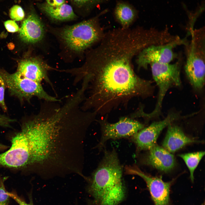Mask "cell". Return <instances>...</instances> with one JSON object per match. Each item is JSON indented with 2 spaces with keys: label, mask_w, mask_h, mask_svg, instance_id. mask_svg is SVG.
<instances>
[{
  "label": "cell",
  "mask_w": 205,
  "mask_h": 205,
  "mask_svg": "<svg viewBox=\"0 0 205 205\" xmlns=\"http://www.w3.org/2000/svg\"><path fill=\"white\" fill-rule=\"evenodd\" d=\"M81 76L87 82L88 93L81 108L102 117L120 106L126 107L133 98L152 93L151 81L140 77L132 65L121 60L90 67Z\"/></svg>",
  "instance_id": "cell-1"
},
{
  "label": "cell",
  "mask_w": 205,
  "mask_h": 205,
  "mask_svg": "<svg viewBox=\"0 0 205 205\" xmlns=\"http://www.w3.org/2000/svg\"><path fill=\"white\" fill-rule=\"evenodd\" d=\"M44 138L43 131L35 118L26 121L12 138L9 149L0 154V167L21 168L39 161Z\"/></svg>",
  "instance_id": "cell-2"
},
{
  "label": "cell",
  "mask_w": 205,
  "mask_h": 205,
  "mask_svg": "<svg viewBox=\"0 0 205 205\" xmlns=\"http://www.w3.org/2000/svg\"><path fill=\"white\" fill-rule=\"evenodd\" d=\"M89 191L99 205H116L124 199L122 168L114 149L105 153L93 174Z\"/></svg>",
  "instance_id": "cell-3"
},
{
  "label": "cell",
  "mask_w": 205,
  "mask_h": 205,
  "mask_svg": "<svg viewBox=\"0 0 205 205\" xmlns=\"http://www.w3.org/2000/svg\"><path fill=\"white\" fill-rule=\"evenodd\" d=\"M184 44L186 59L184 69L193 87L198 90L204 86L205 76V32L204 27L194 29Z\"/></svg>",
  "instance_id": "cell-4"
},
{
  "label": "cell",
  "mask_w": 205,
  "mask_h": 205,
  "mask_svg": "<svg viewBox=\"0 0 205 205\" xmlns=\"http://www.w3.org/2000/svg\"><path fill=\"white\" fill-rule=\"evenodd\" d=\"M104 33L100 24L99 16H97L63 28L60 36L70 49L81 52L98 43Z\"/></svg>",
  "instance_id": "cell-5"
},
{
  "label": "cell",
  "mask_w": 205,
  "mask_h": 205,
  "mask_svg": "<svg viewBox=\"0 0 205 205\" xmlns=\"http://www.w3.org/2000/svg\"><path fill=\"white\" fill-rule=\"evenodd\" d=\"M181 64L180 59L173 64L153 63L150 65L153 78L159 88V93L155 109L152 112L146 114L148 119L159 114L163 100L169 89L172 87L180 86Z\"/></svg>",
  "instance_id": "cell-6"
},
{
  "label": "cell",
  "mask_w": 205,
  "mask_h": 205,
  "mask_svg": "<svg viewBox=\"0 0 205 205\" xmlns=\"http://www.w3.org/2000/svg\"><path fill=\"white\" fill-rule=\"evenodd\" d=\"M0 72L11 94L20 100L29 101L36 97L47 102H61L57 97L48 94L40 83L28 79L17 71L12 74L5 71Z\"/></svg>",
  "instance_id": "cell-7"
},
{
  "label": "cell",
  "mask_w": 205,
  "mask_h": 205,
  "mask_svg": "<svg viewBox=\"0 0 205 205\" xmlns=\"http://www.w3.org/2000/svg\"><path fill=\"white\" fill-rule=\"evenodd\" d=\"M96 121L99 124L101 130V137L98 145L100 148L108 140L132 137L144 127V124L128 116L121 117L114 123L109 122L107 117Z\"/></svg>",
  "instance_id": "cell-8"
},
{
  "label": "cell",
  "mask_w": 205,
  "mask_h": 205,
  "mask_svg": "<svg viewBox=\"0 0 205 205\" xmlns=\"http://www.w3.org/2000/svg\"><path fill=\"white\" fill-rule=\"evenodd\" d=\"M187 39L180 38L166 44L152 45L145 48L138 54L136 62L138 69H146L153 63H170L177 56L174 48L178 46L184 45Z\"/></svg>",
  "instance_id": "cell-9"
},
{
  "label": "cell",
  "mask_w": 205,
  "mask_h": 205,
  "mask_svg": "<svg viewBox=\"0 0 205 205\" xmlns=\"http://www.w3.org/2000/svg\"><path fill=\"white\" fill-rule=\"evenodd\" d=\"M181 117L178 114L171 113L163 120L154 122L134 135L132 139L138 150H149L156 144L157 139L163 130Z\"/></svg>",
  "instance_id": "cell-10"
},
{
  "label": "cell",
  "mask_w": 205,
  "mask_h": 205,
  "mask_svg": "<svg viewBox=\"0 0 205 205\" xmlns=\"http://www.w3.org/2000/svg\"><path fill=\"white\" fill-rule=\"evenodd\" d=\"M127 174L138 175L145 182L155 205H168L171 182H165L161 177L149 176L140 170L137 167L127 166Z\"/></svg>",
  "instance_id": "cell-11"
},
{
  "label": "cell",
  "mask_w": 205,
  "mask_h": 205,
  "mask_svg": "<svg viewBox=\"0 0 205 205\" xmlns=\"http://www.w3.org/2000/svg\"><path fill=\"white\" fill-rule=\"evenodd\" d=\"M19 32L21 39L30 43H34L40 41L44 34L42 23L33 12L30 13L24 20Z\"/></svg>",
  "instance_id": "cell-12"
},
{
  "label": "cell",
  "mask_w": 205,
  "mask_h": 205,
  "mask_svg": "<svg viewBox=\"0 0 205 205\" xmlns=\"http://www.w3.org/2000/svg\"><path fill=\"white\" fill-rule=\"evenodd\" d=\"M149 150L145 159L148 165L165 172L175 167L176 161L174 156L164 148L155 144Z\"/></svg>",
  "instance_id": "cell-13"
},
{
  "label": "cell",
  "mask_w": 205,
  "mask_h": 205,
  "mask_svg": "<svg viewBox=\"0 0 205 205\" xmlns=\"http://www.w3.org/2000/svg\"><path fill=\"white\" fill-rule=\"evenodd\" d=\"M17 71L33 81L40 83L44 81L54 89L53 84L48 76L46 68L38 60L31 58L21 61L19 64Z\"/></svg>",
  "instance_id": "cell-14"
},
{
  "label": "cell",
  "mask_w": 205,
  "mask_h": 205,
  "mask_svg": "<svg viewBox=\"0 0 205 205\" xmlns=\"http://www.w3.org/2000/svg\"><path fill=\"white\" fill-rule=\"evenodd\" d=\"M167 126L162 145L163 148L171 153H174L186 145L198 142L186 136L179 126L171 123Z\"/></svg>",
  "instance_id": "cell-15"
},
{
  "label": "cell",
  "mask_w": 205,
  "mask_h": 205,
  "mask_svg": "<svg viewBox=\"0 0 205 205\" xmlns=\"http://www.w3.org/2000/svg\"><path fill=\"white\" fill-rule=\"evenodd\" d=\"M39 7L48 16L57 20H69L76 17L71 6L65 3L60 5L52 6L46 3L40 5Z\"/></svg>",
  "instance_id": "cell-16"
},
{
  "label": "cell",
  "mask_w": 205,
  "mask_h": 205,
  "mask_svg": "<svg viewBox=\"0 0 205 205\" xmlns=\"http://www.w3.org/2000/svg\"><path fill=\"white\" fill-rule=\"evenodd\" d=\"M116 20L121 28H127L134 22L137 17V11L131 5L123 2L118 3L114 11Z\"/></svg>",
  "instance_id": "cell-17"
},
{
  "label": "cell",
  "mask_w": 205,
  "mask_h": 205,
  "mask_svg": "<svg viewBox=\"0 0 205 205\" xmlns=\"http://www.w3.org/2000/svg\"><path fill=\"white\" fill-rule=\"evenodd\" d=\"M204 151L182 154L178 155L184 161L190 173L191 181H194V173L201 159L204 155Z\"/></svg>",
  "instance_id": "cell-18"
},
{
  "label": "cell",
  "mask_w": 205,
  "mask_h": 205,
  "mask_svg": "<svg viewBox=\"0 0 205 205\" xmlns=\"http://www.w3.org/2000/svg\"><path fill=\"white\" fill-rule=\"evenodd\" d=\"M10 17L15 21L22 20L25 16L24 11L20 5H15L13 6L9 11Z\"/></svg>",
  "instance_id": "cell-19"
},
{
  "label": "cell",
  "mask_w": 205,
  "mask_h": 205,
  "mask_svg": "<svg viewBox=\"0 0 205 205\" xmlns=\"http://www.w3.org/2000/svg\"><path fill=\"white\" fill-rule=\"evenodd\" d=\"M5 180V177L0 180V205H8L9 197L7 194L4 184V182Z\"/></svg>",
  "instance_id": "cell-20"
},
{
  "label": "cell",
  "mask_w": 205,
  "mask_h": 205,
  "mask_svg": "<svg viewBox=\"0 0 205 205\" xmlns=\"http://www.w3.org/2000/svg\"><path fill=\"white\" fill-rule=\"evenodd\" d=\"M5 87L4 80L0 72V105L5 111H6L7 110L4 99Z\"/></svg>",
  "instance_id": "cell-21"
},
{
  "label": "cell",
  "mask_w": 205,
  "mask_h": 205,
  "mask_svg": "<svg viewBox=\"0 0 205 205\" xmlns=\"http://www.w3.org/2000/svg\"><path fill=\"white\" fill-rule=\"evenodd\" d=\"M4 25L7 30L9 32H15L19 31L18 25L14 20H7L4 22Z\"/></svg>",
  "instance_id": "cell-22"
},
{
  "label": "cell",
  "mask_w": 205,
  "mask_h": 205,
  "mask_svg": "<svg viewBox=\"0 0 205 205\" xmlns=\"http://www.w3.org/2000/svg\"><path fill=\"white\" fill-rule=\"evenodd\" d=\"M15 121L14 119L0 114V126L9 127L11 123Z\"/></svg>",
  "instance_id": "cell-23"
},
{
  "label": "cell",
  "mask_w": 205,
  "mask_h": 205,
  "mask_svg": "<svg viewBox=\"0 0 205 205\" xmlns=\"http://www.w3.org/2000/svg\"><path fill=\"white\" fill-rule=\"evenodd\" d=\"M7 193L9 197L13 199L19 205H32L30 204L26 203L15 193L8 192H7Z\"/></svg>",
  "instance_id": "cell-24"
},
{
  "label": "cell",
  "mask_w": 205,
  "mask_h": 205,
  "mask_svg": "<svg viewBox=\"0 0 205 205\" xmlns=\"http://www.w3.org/2000/svg\"><path fill=\"white\" fill-rule=\"evenodd\" d=\"M46 3L52 6L60 5L65 3V0H46Z\"/></svg>",
  "instance_id": "cell-25"
},
{
  "label": "cell",
  "mask_w": 205,
  "mask_h": 205,
  "mask_svg": "<svg viewBox=\"0 0 205 205\" xmlns=\"http://www.w3.org/2000/svg\"><path fill=\"white\" fill-rule=\"evenodd\" d=\"M75 3L79 5H83L93 2L96 0H72Z\"/></svg>",
  "instance_id": "cell-26"
},
{
  "label": "cell",
  "mask_w": 205,
  "mask_h": 205,
  "mask_svg": "<svg viewBox=\"0 0 205 205\" xmlns=\"http://www.w3.org/2000/svg\"><path fill=\"white\" fill-rule=\"evenodd\" d=\"M7 146L0 143V150L6 149Z\"/></svg>",
  "instance_id": "cell-27"
}]
</instances>
